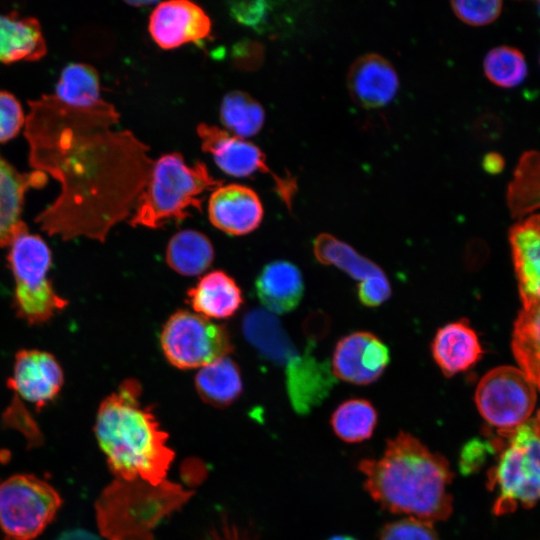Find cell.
<instances>
[{"label": "cell", "mask_w": 540, "mask_h": 540, "mask_svg": "<svg viewBox=\"0 0 540 540\" xmlns=\"http://www.w3.org/2000/svg\"><path fill=\"white\" fill-rule=\"evenodd\" d=\"M47 51L40 23L17 13L0 14V62L35 61Z\"/></svg>", "instance_id": "cell-24"}, {"label": "cell", "mask_w": 540, "mask_h": 540, "mask_svg": "<svg viewBox=\"0 0 540 540\" xmlns=\"http://www.w3.org/2000/svg\"><path fill=\"white\" fill-rule=\"evenodd\" d=\"M509 242L523 307L540 302V214L510 228Z\"/></svg>", "instance_id": "cell-17"}, {"label": "cell", "mask_w": 540, "mask_h": 540, "mask_svg": "<svg viewBox=\"0 0 540 540\" xmlns=\"http://www.w3.org/2000/svg\"><path fill=\"white\" fill-rule=\"evenodd\" d=\"M536 421L538 422V424L540 426V410L538 411V416L536 418Z\"/></svg>", "instance_id": "cell-46"}, {"label": "cell", "mask_w": 540, "mask_h": 540, "mask_svg": "<svg viewBox=\"0 0 540 540\" xmlns=\"http://www.w3.org/2000/svg\"><path fill=\"white\" fill-rule=\"evenodd\" d=\"M56 540H101L98 536L83 530L73 529L63 532Z\"/></svg>", "instance_id": "cell-42"}, {"label": "cell", "mask_w": 540, "mask_h": 540, "mask_svg": "<svg viewBox=\"0 0 540 540\" xmlns=\"http://www.w3.org/2000/svg\"><path fill=\"white\" fill-rule=\"evenodd\" d=\"M499 451L496 465L488 472V488L497 494L496 515L513 512L520 504L530 508L540 501V481L532 473L521 447L508 437L491 440Z\"/></svg>", "instance_id": "cell-11"}, {"label": "cell", "mask_w": 540, "mask_h": 540, "mask_svg": "<svg viewBox=\"0 0 540 540\" xmlns=\"http://www.w3.org/2000/svg\"><path fill=\"white\" fill-rule=\"evenodd\" d=\"M195 387L207 404L224 408L236 401L242 393L240 369L229 356L201 367L195 376Z\"/></svg>", "instance_id": "cell-25"}, {"label": "cell", "mask_w": 540, "mask_h": 540, "mask_svg": "<svg viewBox=\"0 0 540 540\" xmlns=\"http://www.w3.org/2000/svg\"><path fill=\"white\" fill-rule=\"evenodd\" d=\"M193 310L208 319H225L234 315L243 303L240 287L221 270L205 274L187 292Z\"/></svg>", "instance_id": "cell-22"}, {"label": "cell", "mask_w": 540, "mask_h": 540, "mask_svg": "<svg viewBox=\"0 0 540 540\" xmlns=\"http://www.w3.org/2000/svg\"><path fill=\"white\" fill-rule=\"evenodd\" d=\"M512 350L521 370L540 390V302L519 312L514 322Z\"/></svg>", "instance_id": "cell-27"}, {"label": "cell", "mask_w": 540, "mask_h": 540, "mask_svg": "<svg viewBox=\"0 0 540 540\" xmlns=\"http://www.w3.org/2000/svg\"><path fill=\"white\" fill-rule=\"evenodd\" d=\"M47 175L35 170L20 173L0 157V247H8L26 226L21 213L26 191L47 182Z\"/></svg>", "instance_id": "cell-20"}, {"label": "cell", "mask_w": 540, "mask_h": 540, "mask_svg": "<svg viewBox=\"0 0 540 540\" xmlns=\"http://www.w3.org/2000/svg\"><path fill=\"white\" fill-rule=\"evenodd\" d=\"M159 2H151V1H135V2H127V4L133 5V6H140V5H151V4H158Z\"/></svg>", "instance_id": "cell-44"}, {"label": "cell", "mask_w": 540, "mask_h": 540, "mask_svg": "<svg viewBox=\"0 0 540 540\" xmlns=\"http://www.w3.org/2000/svg\"><path fill=\"white\" fill-rule=\"evenodd\" d=\"M257 296L266 310L284 314L300 303L304 283L300 270L291 262L277 260L265 265L255 282Z\"/></svg>", "instance_id": "cell-21"}, {"label": "cell", "mask_w": 540, "mask_h": 540, "mask_svg": "<svg viewBox=\"0 0 540 540\" xmlns=\"http://www.w3.org/2000/svg\"><path fill=\"white\" fill-rule=\"evenodd\" d=\"M389 361L388 347L376 335L359 331L338 341L332 358V372L345 382L367 385L380 378Z\"/></svg>", "instance_id": "cell-13"}, {"label": "cell", "mask_w": 540, "mask_h": 540, "mask_svg": "<svg viewBox=\"0 0 540 540\" xmlns=\"http://www.w3.org/2000/svg\"><path fill=\"white\" fill-rule=\"evenodd\" d=\"M483 69L488 80L502 88L520 85L528 74L524 55L510 46H498L488 51Z\"/></svg>", "instance_id": "cell-33"}, {"label": "cell", "mask_w": 540, "mask_h": 540, "mask_svg": "<svg viewBox=\"0 0 540 540\" xmlns=\"http://www.w3.org/2000/svg\"><path fill=\"white\" fill-rule=\"evenodd\" d=\"M220 119L231 134L246 139L259 133L265 122L262 105L244 91L226 93L220 104Z\"/></svg>", "instance_id": "cell-31"}, {"label": "cell", "mask_w": 540, "mask_h": 540, "mask_svg": "<svg viewBox=\"0 0 540 540\" xmlns=\"http://www.w3.org/2000/svg\"><path fill=\"white\" fill-rule=\"evenodd\" d=\"M475 403L486 422L502 434L527 421L535 407L536 390L521 369L500 366L481 378Z\"/></svg>", "instance_id": "cell-9"}, {"label": "cell", "mask_w": 540, "mask_h": 540, "mask_svg": "<svg viewBox=\"0 0 540 540\" xmlns=\"http://www.w3.org/2000/svg\"><path fill=\"white\" fill-rule=\"evenodd\" d=\"M209 540H240L236 530L226 529L213 535Z\"/></svg>", "instance_id": "cell-43"}, {"label": "cell", "mask_w": 540, "mask_h": 540, "mask_svg": "<svg viewBox=\"0 0 540 540\" xmlns=\"http://www.w3.org/2000/svg\"><path fill=\"white\" fill-rule=\"evenodd\" d=\"M141 393L136 379L124 380L101 402L95 434L116 478L158 485L166 480L175 453L152 408L141 403Z\"/></svg>", "instance_id": "cell-3"}, {"label": "cell", "mask_w": 540, "mask_h": 540, "mask_svg": "<svg viewBox=\"0 0 540 540\" xmlns=\"http://www.w3.org/2000/svg\"><path fill=\"white\" fill-rule=\"evenodd\" d=\"M330 422L340 439L350 443L361 442L373 434L377 412L368 400L353 398L336 408Z\"/></svg>", "instance_id": "cell-32"}, {"label": "cell", "mask_w": 540, "mask_h": 540, "mask_svg": "<svg viewBox=\"0 0 540 540\" xmlns=\"http://www.w3.org/2000/svg\"><path fill=\"white\" fill-rule=\"evenodd\" d=\"M328 540H356V539L349 536H334V537L329 538Z\"/></svg>", "instance_id": "cell-45"}, {"label": "cell", "mask_w": 540, "mask_h": 540, "mask_svg": "<svg viewBox=\"0 0 540 540\" xmlns=\"http://www.w3.org/2000/svg\"><path fill=\"white\" fill-rule=\"evenodd\" d=\"M331 328V319L323 311L310 313L303 323V330L311 344L327 336Z\"/></svg>", "instance_id": "cell-40"}, {"label": "cell", "mask_w": 540, "mask_h": 540, "mask_svg": "<svg viewBox=\"0 0 540 540\" xmlns=\"http://www.w3.org/2000/svg\"><path fill=\"white\" fill-rule=\"evenodd\" d=\"M380 540H439L433 523L409 517L384 526Z\"/></svg>", "instance_id": "cell-35"}, {"label": "cell", "mask_w": 540, "mask_h": 540, "mask_svg": "<svg viewBox=\"0 0 540 540\" xmlns=\"http://www.w3.org/2000/svg\"><path fill=\"white\" fill-rule=\"evenodd\" d=\"M54 96L64 105L77 109L93 108L104 101L100 97L98 72L84 63H70L63 68Z\"/></svg>", "instance_id": "cell-29"}, {"label": "cell", "mask_w": 540, "mask_h": 540, "mask_svg": "<svg viewBox=\"0 0 540 540\" xmlns=\"http://www.w3.org/2000/svg\"><path fill=\"white\" fill-rule=\"evenodd\" d=\"M148 29L160 48L170 50L208 38L211 20L199 5L191 1H163L153 9Z\"/></svg>", "instance_id": "cell-12"}, {"label": "cell", "mask_w": 540, "mask_h": 540, "mask_svg": "<svg viewBox=\"0 0 540 540\" xmlns=\"http://www.w3.org/2000/svg\"><path fill=\"white\" fill-rule=\"evenodd\" d=\"M222 183L210 174L204 163L190 166L178 152L164 154L154 161L129 223L134 227L157 229L169 221H182L191 215V208L201 211V194L215 190Z\"/></svg>", "instance_id": "cell-5"}, {"label": "cell", "mask_w": 540, "mask_h": 540, "mask_svg": "<svg viewBox=\"0 0 540 540\" xmlns=\"http://www.w3.org/2000/svg\"><path fill=\"white\" fill-rule=\"evenodd\" d=\"M263 214L259 196L244 185H221L209 197L210 222L229 235L241 236L254 231L261 224Z\"/></svg>", "instance_id": "cell-15"}, {"label": "cell", "mask_w": 540, "mask_h": 540, "mask_svg": "<svg viewBox=\"0 0 540 540\" xmlns=\"http://www.w3.org/2000/svg\"><path fill=\"white\" fill-rule=\"evenodd\" d=\"M9 268L15 282L14 305L18 317L34 325L46 322L68 302L53 288L48 272L51 251L42 237L22 229L10 243Z\"/></svg>", "instance_id": "cell-6"}, {"label": "cell", "mask_w": 540, "mask_h": 540, "mask_svg": "<svg viewBox=\"0 0 540 540\" xmlns=\"http://www.w3.org/2000/svg\"><path fill=\"white\" fill-rule=\"evenodd\" d=\"M434 361L446 377L472 368L482 357L483 349L467 319L439 328L431 344Z\"/></svg>", "instance_id": "cell-19"}, {"label": "cell", "mask_w": 540, "mask_h": 540, "mask_svg": "<svg viewBox=\"0 0 540 540\" xmlns=\"http://www.w3.org/2000/svg\"><path fill=\"white\" fill-rule=\"evenodd\" d=\"M160 344L168 362L184 370L201 368L233 351L224 325L188 310H178L168 318Z\"/></svg>", "instance_id": "cell-8"}, {"label": "cell", "mask_w": 540, "mask_h": 540, "mask_svg": "<svg viewBox=\"0 0 540 540\" xmlns=\"http://www.w3.org/2000/svg\"><path fill=\"white\" fill-rule=\"evenodd\" d=\"M244 337L266 360L286 365L298 355L278 318L265 308H254L243 317Z\"/></svg>", "instance_id": "cell-23"}, {"label": "cell", "mask_w": 540, "mask_h": 540, "mask_svg": "<svg viewBox=\"0 0 540 540\" xmlns=\"http://www.w3.org/2000/svg\"><path fill=\"white\" fill-rule=\"evenodd\" d=\"M539 62H540V57H539Z\"/></svg>", "instance_id": "cell-48"}, {"label": "cell", "mask_w": 540, "mask_h": 540, "mask_svg": "<svg viewBox=\"0 0 540 540\" xmlns=\"http://www.w3.org/2000/svg\"><path fill=\"white\" fill-rule=\"evenodd\" d=\"M364 487L383 508L434 523L452 513L448 461L406 432L389 439L382 457L364 459Z\"/></svg>", "instance_id": "cell-2"}, {"label": "cell", "mask_w": 540, "mask_h": 540, "mask_svg": "<svg viewBox=\"0 0 540 540\" xmlns=\"http://www.w3.org/2000/svg\"><path fill=\"white\" fill-rule=\"evenodd\" d=\"M196 130L202 150L212 155L219 169L234 177H249L257 172L270 175L275 192L291 211L298 189L296 177H281L274 173L267 165L264 152L257 145L227 130L207 123H200Z\"/></svg>", "instance_id": "cell-10"}, {"label": "cell", "mask_w": 540, "mask_h": 540, "mask_svg": "<svg viewBox=\"0 0 540 540\" xmlns=\"http://www.w3.org/2000/svg\"><path fill=\"white\" fill-rule=\"evenodd\" d=\"M64 382L63 370L56 358L41 350H21L15 356L8 386L37 409L52 401Z\"/></svg>", "instance_id": "cell-14"}, {"label": "cell", "mask_w": 540, "mask_h": 540, "mask_svg": "<svg viewBox=\"0 0 540 540\" xmlns=\"http://www.w3.org/2000/svg\"><path fill=\"white\" fill-rule=\"evenodd\" d=\"M313 253L320 263L336 266L357 280L363 281L385 274L376 263L360 255L347 243L327 233L319 234L314 239Z\"/></svg>", "instance_id": "cell-30"}, {"label": "cell", "mask_w": 540, "mask_h": 540, "mask_svg": "<svg viewBox=\"0 0 540 540\" xmlns=\"http://www.w3.org/2000/svg\"><path fill=\"white\" fill-rule=\"evenodd\" d=\"M538 12L540 14V2L537 3Z\"/></svg>", "instance_id": "cell-47"}, {"label": "cell", "mask_w": 540, "mask_h": 540, "mask_svg": "<svg viewBox=\"0 0 540 540\" xmlns=\"http://www.w3.org/2000/svg\"><path fill=\"white\" fill-rule=\"evenodd\" d=\"M492 452H496V448L491 440H472L463 449L461 455L462 470L472 472L478 469L484 463L486 456Z\"/></svg>", "instance_id": "cell-39"}, {"label": "cell", "mask_w": 540, "mask_h": 540, "mask_svg": "<svg viewBox=\"0 0 540 540\" xmlns=\"http://www.w3.org/2000/svg\"><path fill=\"white\" fill-rule=\"evenodd\" d=\"M346 83L352 100L366 109L388 105L399 88L394 66L376 53L358 57L348 70Z\"/></svg>", "instance_id": "cell-16"}, {"label": "cell", "mask_w": 540, "mask_h": 540, "mask_svg": "<svg viewBox=\"0 0 540 540\" xmlns=\"http://www.w3.org/2000/svg\"><path fill=\"white\" fill-rule=\"evenodd\" d=\"M268 4L266 1L232 2L229 9L232 17L240 24L258 28L267 18Z\"/></svg>", "instance_id": "cell-37"}, {"label": "cell", "mask_w": 540, "mask_h": 540, "mask_svg": "<svg viewBox=\"0 0 540 540\" xmlns=\"http://www.w3.org/2000/svg\"><path fill=\"white\" fill-rule=\"evenodd\" d=\"M455 15L464 23L483 26L494 22L502 11L500 0H462L451 1Z\"/></svg>", "instance_id": "cell-34"}, {"label": "cell", "mask_w": 540, "mask_h": 540, "mask_svg": "<svg viewBox=\"0 0 540 540\" xmlns=\"http://www.w3.org/2000/svg\"><path fill=\"white\" fill-rule=\"evenodd\" d=\"M214 259L210 239L202 232L185 229L175 233L166 248V262L175 272L195 276L206 271Z\"/></svg>", "instance_id": "cell-26"}, {"label": "cell", "mask_w": 540, "mask_h": 540, "mask_svg": "<svg viewBox=\"0 0 540 540\" xmlns=\"http://www.w3.org/2000/svg\"><path fill=\"white\" fill-rule=\"evenodd\" d=\"M506 202L513 217L523 218L540 209V151L521 155L507 187Z\"/></svg>", "instance_id": "cell-28"}, {"label": "cell", "mask_w": 540, "mask_h": 540, "mask_svg": "<svg viewBox=\"0 0 540 540\" xmlns=\"http://www.w3.org/2000/svg\"><path fill=\"white\" fill-rule=\"evenodd\" d=\"M328 361H319L308 349L286 364V384L290 402L296 412L308 413L328 395L335 383Z\"/></svg>", "instance_id": "cell-18"}, {"label": "cell", "mask_w": 540, "mask_h": 540, "mask_svg": "<svg viewBox=\"0 0 540 540\" xmlns=\"http://www.w3.org/2000/svg\"><path fill=\"white\" fill-rule=\"evenodd\" d=\"M192 495V491L168 480L153 485L116 478L96 501L99 530L108 540H153L160 522Z\"/></svg>", "instance_id": "cell-4"}, {"label": "cell", "mask_w": 540, "mask_h": 540, "mask_svg": "<svg viewBox=\"0 0 540 540\" xmlns=\"http://www.w3.org/2000/svg\"><path fill=\"white\" fill-rule=\"evenodd\" d=\"M391 296V286L386 275L370 277L358 285V298L368 307H376Z\"/></svg>", "instance_id": "cell-38"}, {"label": "cell", "mask_w": 540, "mask_h": 540, "mask_svg": "<svg viewBox=\"0 0 540 540\" xmlns=\"http://www.w3.org/2000/svg\"><path fill=\"white\" fill-rule=\"evenodd\" d=\"M29 108L24 125L29 163L61 184L36 222L63 240L104 242L131 214L148 183L154 163L149 147L131 131L111 128L120 115L105 100L77 109L43 95Z\"/></svg>", "instance_id": "cell-1"}, {"label": "cell", "mask_w": 540, "mask_h": 540, "mask_svg": "<svg viewBox=\"0 0 540 540\" xmlns=\"http://www.w3.org/2000/svg\"><path fill=\"white\" fill-rule=\"evenodd\" d=\"M482 166L489 174H498L503 170L505 160L499 153L490 152L484 156Z\"/></svg>", "instance_id": "cell-41"}, {"label": "cell", "mask_w": 540, "mask_h": 540, "mask_svg": "<svg viewBox=\"0 0 540 540\" xmlns=\"http://www.w3.org/2000/svg\"><path fill=\"white\" fill-rule=\"evenodd\" d=\"M26 116L17 98L0 91V142L14 138L25 125Z\"/></svg>", "instance_id": "cell-36"}, {"label": "cell", "mask_w": 540, "mask_h": 540, "mask_svg": "<svg viewBox=\"0 0 540 540\" xmlns=\"http://www.w3.org/2000/svg\"><path fill=\"white\" fill-rule=\"evenodd\" d=\"M62 500L47 482L30 474L0 483V527L7 540H32L53 520Z\"/></svg>", "instance_id": "cell-7"}]
</instances>
